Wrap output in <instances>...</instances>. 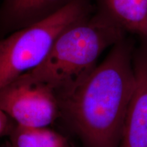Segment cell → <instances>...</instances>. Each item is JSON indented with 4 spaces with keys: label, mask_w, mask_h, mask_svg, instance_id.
I'll list each match as a JSON object with an SVG mask.
<instances>
[{
    "label": "cell",
    "mask_w": 147,
    "mask_h": 147,
    "mask_svg": "<svg viewBox=\"0 0 147 147\" xmlns=\"http://www.w3.org/2000/svg\"><path fill=\"white\" fill-rule=\"evenodd\" d=\"M134 43L125 37L113 46L69 94L60 116L84 147H119L135 87Z\"/></svg>",
    "instance_id": "obj_1"
},
{
    "label": "cell",
    "mask_w": 147,
    "mask_h": 147,
    "mask_svg": "<svg viewBox=\"0 0 147 147\" xmlns=\"http://www.w3.org/2000/svg\"><path fill=\"white\" fill-rule=\"evenodd\" d=\"M125 34L119 25L95 10L64 29L45 60L15 80L45 84L55 91L60 101L96 66L100 55Z\"/></svg>",
    "instance_id": "obj_2"
},
{
    "label": "cell",
    "mask_w": 147,
    "mask_h": 147,
    "mask_svg": "<svg viewBox=\"0 0 147 147\" xmlns=\"http://www.w3.org/2000/svg\"><path fill=\"white\" fill-rule=\"evenodd\" d=\"M93 0H73L50 17L0 39V89L45 60L59 35L95 12Z\"/></svg>",
    "instance_id": "obj_3"
},
{
    "label": "cell",
    "mask_w": 147,
    "mask_h": 147,
    "mask_svg": "<svg viewBox=\"0 0 147 147\" xmlns=\"http://www.w3.org/2000/svg\"><path fill=\"white\" fill-rule=\"evenodd\" d=\"M15 125L14 121L0 109V137L10 135Z\"/></svg>",
    "instance_id": "obj_9"
},
{
    "label": "cell",
    "mask_w": 147,
    "mask_h": 147,
    "mask_svg": "<svg viewBox=\"0 0 147 147\" xmlns=\"http://www.w3.org/2000/svg\"><path fill=\"white\" fill-rule=\"evenodd\" d=\"M10 147H71L64 136L48 127L15 125L10 135Z\"/></svg>",
    "instance_id": "obj_8"
},
{
    "label": "cell",
    "mask_w": 147,
    "mask_h": 147,
    "mask_svg": "<svg viewBox=\"0 0 147 147\" xmlns=\"http://www.w3.org/2000/svg\"><path fill=\"white\" fill-rule=\"evenodd\" d=\"M95 10L147 44V0H93Z\"/></svg>",
    "instance_id": "obj_7"
},
{
    "label": "cell",
    "mask_w": 147,
    "mask_h": 147,
    "mask_svg": "<svg viewBox=\"0 0 147 147\" xmlns=\"http://www.w3.org/2000/svg\"><path fill=\"white\" fill-rule=\"evenodd\" d=\"M135 87L119 147H147V44L134 51Z\"/></svg>",
    "instance_id": "obj_5"
},
{
    "label": "cell",
    "mask_w": 147,
    "mask_h": 147,
    "mask_svg": "<svg viewBox=\"0 0 147 147\" xmlns=\"http://www.w3.org/2000/svg\"><path fill=\"white\" fill-rule=\"evenodd\" d=\"M0 109L16 125L45 127L60 116L55 91L45 84L14 80L0 89Z\"/></svg>",
    "instance_id": "obj_4"
},
{
    "label": "cell",
    "mask_w": 147,
    "mask_h": 147,
    "mask_svg": "<svg viewBox=\"0 0 147 147\" xmlns=\"http://www.w3.org/2000/svg\"><path fill=\"white\" fill-rule=\"evenodd\" d=\"M73 0H3L0 5V39L57 13Z\"/></svg>",
    "instance_id": "obj_6"
}]
</instances>
